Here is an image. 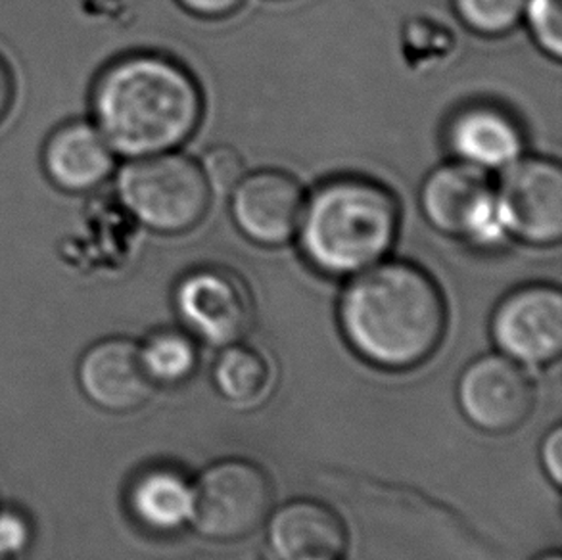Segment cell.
I'll use <instances>...</instances> for the list:
<instances>
[{
    "label": "cell",
    "mask_w": 562,
    "mask_h": 560,
    "mask_svg": "<svg viewBox=\"0 0 562 560\" xmlns=\"http://www.w3.org/2000/svg\"><path fill=\"white\" fill-rule=\"evenodd\" d=\"M92 123L115 156L179 150L204 117V92L181 61L160 53L112 61L92 87Z\"/></svg>",
    "instance_id": "1"
},
{
    "label": "cell",
    "mask_w": 562,
    "mask_h": 560,
    "mask_svg": "<svg viewBox=\"0 0 562 560\" xmlns=\"http://www.w3.org/2000/svg\"><path fill=\"white\" fill-rule=\"evenodd\" d=\"M338 318L358 356L386 371H409L440 348L448 305L423 267L386 258L351 277Z\"/></svg>",
    "instance_id": "2"
},
{
    "label": "cell",
    "mask_w": 562,
    "mask_h": 560,
    "mask_svg": "<svg viewBox=\"0 0 562 560\" xmlns=\"http://www.w3.org/2000/svg\"><path fill=\"white\" fill-rule=\"evenodd\" d=\"M400 227V200L386 184L338 175L305 197L297 246L315 271L351 279L390 256Z\"/></svg>",
    "instance_id": "3"
},
{
    "label": "cell",
    "mask_w": 562,
    "mask_h": 560,
    "mask_svg": "<svg viewBox=\"0 0 562 560\" xmlns=\"http://www.w3.org/2000/svg\"><path fill=\"white\" fill-rule=\"evenodd\" d=\"M125 212L158 235H183L204 221L213 192L200 161L173 150L127 159L115 171Z\"/></svg>",
    "instance_id": "4"
},
{
    "label": "cell",
    "mask_w": 562,
    "mask_h": 560,
    "mask_svg": "<svg viewBox=\"0 0 562 560\" xmlns=\"http://www.w3.org/2000/svg\"><path fill=\"white\" fill-rule=\"evenodd\" d=\"M420 212L441 235L479 250H499L510 238L503 227L492 175L457 159L426 175L418 192Z\"/></svg>",
    "instance_id": "5"
},
{
    "label": "cell",
    "mask_w": 562,
    "mask_h": 560,
    "mask_svg": "<svg viewBox=\"0 0 562 560\" xmlns=\"http://www.w3.org/2000/svg\"><path fill=\"white\" fill-rule=\"evenodd\" d=\"M273 485L266 470L244 459L215 462L194 485L190 523L204 538L236 541L266 523Z\"/></svg>",
    "instance_id": "6"
},
{
    "label": "cell",
    "mask_w": 562,
    "mask_h": 560,
    "mask_svg": "<svg viewBox=\"0 0 562 560\" xmlns=\"http://www.w3.org/2000/svg\"><path fill=\"white\" fill-rule=\"evenodd\" d=\"M503 227L510 240L548 248L562 238V167L546 156H522L495 182Z\"/></svg>",
    "instance_id": "7"
},
{
    "label": "cell",
    "mask_w": 562,
    "mask_h": 560,
    "mask_svg": "<svg viewBox=\"0 0 562 560\" xmlns=\"http://www.w3.org/2000/svg\"><path fill=\"white\" fill-rule=\"evenodd\" d=\"M173 303L190 333L213 346L240 341L254 323L250 287L228 267L202 266L184 273Z\"/></svg>",
    "instance_id": "8"
},
{
    "label": "cell",
    "mask_w": 562,
    "mask_h": 560,
    "mask_svg": "<svg viewBox=\"0 0 562 560\" xmlns=\"http://www.w3.org/2000/svg\"><path fill=\"white\" fill-rule=\"evenodd\" d=\"M305 192L294 175L282 169L244 173L228 192V208L244 238L261 248H281L296 238Z\"/></svg>",
    "instance_id": "9"
},
{
    "label": "cell",
    "mask_w": 562,
    "mask_h": 560,
    "mask_svg": "<svg viewBox=\"0 0 562 560\" xmlns=\"http://www.w3.org/2000/svg\"><path fill=\"white\" fill-rule=\"evenodd\" d=\"M457 400L480 430L509 434L532 415L536 394L525 369L507 356H484L464 369Z\"/></svg>",
    "instance_id": "10"
},
{
    "label": "cell",
    "mask_w": 562,
    "mask_h": 560,
    "mask_svg": "<svg viewBox=\"0 0 562 560\" xmlns=\"http://www.w3.org/2000/svg\"><path fill=\"white\" fill-rule=\"evenodd\" d=\"M492 334L503 356L517 363L555 361L562 349V294L559 287L536 282L513 290L495 307Z\"/></svg>",
    "instance_id": "11"
},
{
    "label": "cell",
    "mask_w": 562,
    "mask_h": 560,
    "mask_svg": "<svg viewBox=\"0 0 562 560\" xmlns=\"http://www.w3.org/2000/svg\"><path fill=\"white\" fill-rule=\"evenodd\" d=\"M451 158L486 173H502L526 154V133L507 108L471 102L459 108L446 127Z\"/></svg>",
    "instance_id": "12"
},
{
    "label": "cell",
    "mask_w": 562,
    "mask_h": 560,
    "mask_svg": "<svg viewBox=\"0 0 562 560\" xmlns=\"http://www.w3.org/2000/svg\"><path fill=\"white\" fill-rule=\"evenodd\" d=\"M83 394L108 413H131L154 394L137 341L108 338L85 351L77 369Z\"/></svg>",
    "instance_id": "13"
},
{
    "label": "cell",
    "mask_w": 562,
    "mask_h": 560,
    "mask_svg": "<svg viewBox=\"0 0 562 560\" xmlns=\"http://www.w3.org/2000/svg\"><path fill=\"white\" fill-rule=\"evenodd\" d=\"M115 152L92 122L64 123L48 137L43 150L45 173L56 189L87 194L115 173Z\"/></svg>",
    "instance_id": "14"
},
{
    "label": "cell",
    "mask_w": 562,
    "mask_h": 560,
    "mask_svg": "<svg viewBox=\"0 0 562 560\" xmlns=\"http://www.w3.org/2000/svg\"><path fill=\"white\" fill-rule=\"evenodd\" d=\"M269 541L281 560H342L348 528L342 516L325 503L296 500L274 513Z\"/></svg>",
    "instance_id": "15"
},
{
    "label": "cell",
    "mask_w": 562,
    "mask_h": 560,
    "mask_svg": "<svg viewBox=\"0 0 562 560\" xmlns=\"http://www.w3.org/2000/svg\"><path fill=\"white\" fill-rule=\"evenodd\" d=\"M194 485L181 470L153 467L135 478L130 508L138 523L154 531H176L190 523Z\"/></svg>",
    "instance_id": "16"
},
{
    "label": "cell",
    "mask_w": 562,
    "mask_h": 560,
    "mask_svg": "<svg viewBox=\"0 0 562 560\" xmlns=\"http://www.w3.org/2000/svg\"><path fill=\"white\" fill-rule=\"evenodd\" d=\"M213 382L228 402L254 403L269 387V365L259 351L235 341L215 359Z\"/></svg>",
    "instance_id": "17"
},
{
    "label": "cell",
    "mask_w": 562,
    "mask_h": 560,
    "mask_svg": "<svg viewBox=\"0 0 562 560\" xmlns=\"http://www.w3.org/2000/svg\"><path fill=\"white\" fill-rule=\"evenodd\" d=\"M140 356L154 384L176 387L196 371V346L189 334L179 331L168 328L153 334L145 346H140Z\"/></svg>",
    "instance_id": "18"
},
{
    "label": "cell",
    "mask_w": 562,
    "mask_h": 560,
    "mask_svg": "<svg viewBox=\"0 0 562 560\" xmlns=\"http://www.w3.org/2000/svg\"><path fill=\"white\" fill-rule=\"evenodd\" d=\"M526 0H453L467 30L482 37H503L522 23Z\"/></svg>",
    "instance_id": "19"
},
{
    "label": "cell",
    "mask_w": 562,
    "mask_h": 560,
    "mask_svg": "<svg viewBox=\"0 0 562 560\" xmlns=\"http://www.w3.org/2000/svg\"><path fill=\"white\" fill-rule=\"evenodd\" d=\"M522 22L541 53L551 60H561L562 0H526Z\"/></svg>",
    "instance_id": "20"
},
{
    "label": "cell",
    "mask_w": 562,
    "mask_h": 560,
    "mask_svg": "<svg viewBox=\"0 0 562 560\" xmlns=\"http://www.w3.org/2000/svg\"><path fill=\"white\" fill-rule=\"evenodd\" d=\"M200 167L204 171L213 194H225V192L228 194L246 173L243 156L227 144H217L207 148L200 159Z\"/></svg>",
    "instance_id": "21"
},
{
    "label": "cell",
    "mask_w": 562,
    "mask_h": 560,
    "mask_svg": "<svg viewBox=\"0 0 562 560\" xmlns=\"http://www.w3.org/2000/svg\"><path fill=\"white\" fill-rule=\"evenodd\" d=\"M33 539V526L27 515L15 507L0 508V555L14 559L25 553Z\"/></svg>",
    "instance_id": "22"
},
{
    "label": "cell",
    "mask_w": 562,
    "mask_h": 560,
    "mask_svg": "<svg viewBox=\"0 0 562 560\" xmlns=\"http://www.w3.org/2000/svg\"><path fill=\"white\" fill-rule=\"evenodd\" d=\"M177 2L189 14L202 20H223L227 15L235 14L236 10L244 4V0H177Z\"/></svg>",
    "instance_id": "23"
},
{
    "label": "cell",
    "mask_w": 562,
    "mask_h": 560,
    "mask_svg": "<svg viewBox=\"0 0 562 560\" xmlns=\"http://www.w3.org/2000/svg\"><path fill=\"white\" fill-rule=\"evenodd\" d=\"M541 462L553 484H562V428H553L541 446Z\"/></svg>",
    "instance_id": "24"
},
{
    "label": "cell",
    "mask_w": 562,
    "mask_h": 560,
    "mask_svg": "<svg viewBox=\"0 0 562 560\" xmlns=\"http://www.w3.org/2000/svg\"><path fill=\"white\" fill-rule=\"evenodd\" d=\"M15 81L8 61L0 56V123L7 120L14 104Z\"/></svg>",
    "instance_id": "25"
},
{
    "label": "cell",
    "mask_w": 562,
    "mask_h": 560,
    "mask_svg": "<svg viewBox=\"0 0 562 560\" xmlns=\"http://www.w3.org/2000/svg\"><path fill=\"white\" fill-rule=\"evenodd\" d=\"M536 560H562V557L559 553H548V555H541L540 559H536Z\"/></svg>",
    "instance_id": "26"
},
{
    "label": "cell",
    "mask_w": 562,
    "mask_h": 560,
    "mask_svg": "<svg viewBox=\"0 0 562 560\" xmlns=\"http://www.w3.org/2000/svg\"><path fill=\"white\" fill-rule=\"evenodd\" d=\"M0 560H12V559H8V557H4V555H0Z\"/></svg>",
    "instance_id": "27"
}]
</instances>
